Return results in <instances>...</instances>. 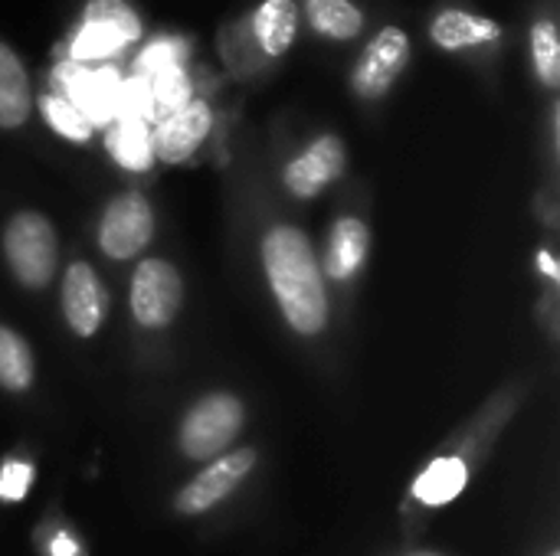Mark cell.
Returning <instances> with one entry per match:
<instances>
[{
    "label": "cell",
    "instance_id": "1",
    "mask_svg": "<svg viewBox=\"0 0 560 556\" xmlns=\"http://www.w3.org/2000/svg\"><path fill=\"white\" fill-rule=\"evenodd\" d=\"M266 279L295 334L315 338L328 324V295L312 239L295 226H272L262 239Z\"/></svg>",
    "mask_w": 560,
    "mask_h": 556
},
{
    "label": "cell",
    "instance_id": "2",
    "mask_svg": "<svg viewBox=\"0 0 560 556\" xmlns=\"http://www.w3.org/2000/svg\"><path fill=\"white\" fill-rule=\"evenodd\" d=\"M3 256L20 285L26 288L49 285L59 265V242L52 223L33 210L16 213L3 229Z\"/></svg>",
    "mask_w": 560,
    "mask_h": 556
},
{
    "label": "cell",
    "instance_id": "3",
    "mask_svg": "<svg viewBox=\"0 0 560 556\" xmlns=\"http://www.w3.org/2000/svg\"><path fill=\"white\" fill-rule=\"evenodd\" d=\"M246 423V410L233 393L203 397L180 423V452L194 462H210L230 449Z\"/></svg>",
    "mask_w": 560,
    "mask_h": 556
},
{
    "label": "cell",
    "instance_id": "4",
    "mask_svg": "<svg viewBox=\"0 0 560 556\" xmlns=\"http://www.w3.org/2000/svg\"><path fill=\"white\" fill-rule=\"evenodd\" d=\"M121 75L115 69H85L79 62H62L52 69V95H62L79 108L89 125H112L118 105Z\"/></svg>",
    "mask_w": 560,
    "mask_h": 556
},
{
    "label": "cell",
    "instance_id": "5",
    "mask_svg": "<svg viewBox=\"0 0 560 556\" xmlns=\"http://www.w3.org/2000/svg\"><path fill=\"white\" fill-rule=\"evenodd\" d=\"M151 236H154V213L138 190H128L105 206L98 223V246L108 259L128 262L141 256Z\"/></svg>",
    "mask_w": 560,
    "mask_h": 556
},
{
    "label": "cell",
    "instance_id": "6",
    "mask_svg": "<svg viewBox=\"0 0 560 556\" xmlns=\"http://www.w3.org/2000/svg\"><path fill=\"white\" fill-rule=\"evenodd\" d=\"M184 301V282L164 259H144L131 275V315L141 328H167Z\"/></svg>",
    "mask_w": 560,
    "mask_h": 556
},
{
    "label": "cell",
    "instance_id": "7",
    "mask_svg": "<svg viewBox=\"0 0 560 556\" xmlns=\"http://www.w3.org/2000/svg\"><path fill=\"white\" fill-rule=\"evenodd\" d=\"M253 465H256V449H233V452L210 459V465L194 482H187L180 488L174 508L180 514H203V511L217 508L223 498H230L246 482Z\"/></svg>",
    "mask_w": 560,
    "mask_h": 556
},
{
    "label": "cell",
    "instance_id": "8",
    "mask_svg": "<svg viewBox=\"0 0 560 556\" xmlns=\"http://www.w3.org/2000/svg\"><path fill=\"white\" fill-rule=\"evenodd\" d=\"M410 62V36L400 26H384L361 52L351 85L361 98H381Z\"/></svg>",
    "mask_w": 560,
    "mask_h": 556
},
{
    "label": "cell",
    "instance_id": "9",
    "mask_svg": "<svg viewBox=\"0 0 560 556\" xmlns=\"http://www.w3.org/2000/svg\"><path fill=\"white\" fill-rule=\"evenodd\" d=\"M210 125H213L210 105L190 98L180 111H174V115H167V118H161L154 125V131H151L154 157L164 161V164L187 161L203 144V138L210 134Z\"/></svg>",
    "mask_w": 560,
    "mask_h": 556
},
{
    "label": "cell",
    "instance_id": "10",
    "mask_svg": "<svg viewBox=\"0 0 560 556\" xmlns=\"http://www.w3.org/2000/svg\"><path fill=\"white\" fill-rule=\"evenodd\" d=\"M345 170V144L335 134H322L315 138L295 161H289L282 180L289 187L292 197H318L331 180H338Z\"/></svg>",
    "mask_w": 560,
    "mask_h": 556
},
{
    "label": "cell",
    "instance_id": "11",
    "mask_svg": "<svg viewBox=\"0 0 560 556\" xmlns=\"http://www.w3.org/2000/svg\"><path fill=\"white\" fill-rule=\"evenodd\" d=\"M105 288L95 275L92 265L85 262H72L62 275V315L72 328V334L79 338H92L98 334L102 321H105Z\"/></svg>",
    "mask_w": 560,
    "mask_h": 556
},
{
    "label": "cell",
    "instance_id": "12",
    "mask_svg": "<svg viewBox=\"0 0 560 556\" xmlns=\"http://www.w3.org/2000/svg\"><path fill=\"white\" fill-rule=\"evenodd\" d=\"M371 249V229L364 220L358 216H341L331 226L328 236V249H325V272L335 282H348L351 275H358V269L364 265V256Z\"/></svg>",
    "mask_w": 560,
    "mask_h": 556
},
{
    "label": "cell",
    "instance_id": "13",
    "mask_svg": "<svg viewBox=\"0 0 560 556\" xmlns=\"http://www.w3.org/2000/svg\"><path fill=\"white\" fill-rule=\"evenodd\" d=\"M430 36L440 49H472V46H482V43H495L502 36V26L489 16H476V13H466V10H443L433 26H430Z\"/></svg>",
    "mask_w": 560,
    "mask_h": 556
},
{
    "label": "cell",
    "instance_id": "14",
    "mask_svg": "<svg viewBox=\"0 0 560 556\" xmlns=\"http://www.w3.org/2000/svg\"><path fill=\"white\" fill-rule=\"evenodd\" d=\"M33 92L20 56L0 43V128H20L30 118Z\"/></svg>",
    "mask_w": 560,
    "mask_h": 556
},
{
    "label": "cell",
    "instance_id": "15",
    "mask_svg": "<svg viewBox=\"0 0 560 556\" xmlns=\"http://www.w3.org/2000/svg\"><path fill=\"white\" fill-rule=\"evenodd\" d=\"M466 482H469L466 462H463L459 456H443V459L430 462V465L417 475L413 495H417V501H423L427 508H443V505H450V501H456V498L463 495Z\"/></svg>",
    "mask_w": 560,
    "mask_h": 556
},
{
    "label": "cell",
    "instance_id": "16",
    "mask_svg": "<svg viewBox=\"0 0 560 556\" xmlns=\"http://www.w3.org/2000/svg\"><path fill=\"white\" fill-rule=\"evenodd\" d=\"M253 29L269 56H282L299 33V7L295 0H262L259 10L253 13Z\"/></svg>",
    "mask_w": 560,
    "mask_h": 556
},
{
    "label": "cell",
    "instance_id": "17",
    "mask_svg": "<svg viewBox=\"0 0 560 556\" xmlns=\"http://www.w3.org/2000/svg\"><path fill=\"white\" fill-rule=\"evenodd\" d=\"M108 154L125 167V170H148L154 164V147H151V128L148 121L135 118H115L105 134Z\"/></svg>",
    "mask_w": 560,
    "mask_h": 556
},
{
    "label": "cell",
    "instance_id": "18",
    "mask_svg": "<svg viewBox=\"0 0 560 556\" xmlns=\"http://www.w3.org/2000/svg\"><path fill=\"white\" fill-rule=\"evenodd\" d=\"M305 13L328 39H354L364 29V13L351 0H305Z\"/></svg>",
    "mask_w": 560,
    "mask_h": 556
},
{
    "label": "cell",
    "instance_id": "19",
    "mask_svg": "<svg viewBox=\"0 0 560 556\" xmlns=\"http://www.w3.org/2000/svg\"><path fill=\"white\" fill-rule=\"evenodd\" d=\"M33 383V354L30 344L0 324V387L10 393H23Z\"/></svg>",
    "mask_w": 560,
    "mask_h": 556
},
{
    "label": "cell",
    "instance_id": "20",
    "mask_svg": "<svg viewBox=\"0 0 560 556\" xmlns=\"http://www.w3.org/2000/svg\"><path fill=\"white\" fill-rule=\"evenodd\" d=\"M125 46H128V39H125L121 33H115L112 26L82 20V26H79L75 36H72L69 56H72V62L85 66V62H92V59H108V56L121 52Z\"/></svg>",
    "mask_w": 560,
    "mask_h": 556
},
{
    "label": "cell",
    "instance_id": "21",
    "mask_svg": "<svg viewBox=\"0 0 560 556\" xmlns=\"http://www.w3.org/2000/svg\"><path fill=\"white\" fill-rule=\"evenodd\" d=\"M144 82H148V92L154 102V121L180 111L190 102V79H187L184 66H167L154 75H148Z\"/></svg>",
    "mask_w": 560,
    "mask_h": 556
},
{
    "label": "cell",
    "instance_id": "22",
    "mask_svg": "<svg viewBox=\"0 0 560 556\" xmlns=\"http://www.w3.org/2000/svg\"><path fill=\"white\" fill-rule=\"evenodd\" d=\"M532 59H535V72L541 75V82L548 88L560 85V36L555 20H538L532 26Z\"/></svg>",
    "mask_w": 560,
    "mask_h": 556
},
{
    "label": "cell",
    "instance_id": "23",
    "mask_svg": "<svg viewBox=\"0 0 560 556\" xmlns=\"http://www.w3.org/2000/svg\"><path fill=\"white\" fill-rule=\"evenodd\" d=\"M43 115L49 121V128L69 141H89L92 138V125L79 115V108L72 102H66L62 95H46L43 98Z\"/></svg>",
    "mask_w": 560,
    "mask_h": 556
},
{
    "label": "cell",
    "instance_id": "24",
    "mask_svg": "<svg viewBox=\"0 0 560 556\" xmlns=\"http://www.w3.org/2000/svg\"><path fill=\"white\" fill-rule=\"evenodd\" d=\"M85 20L92 23H105L115 33H121L128 43H135L141 36V23L135 16V10L125 0H89L85 3Z\"/></svg>",
    "mask_w": 560,
    "mask_h": 556
},
{
    "label": "cell",
    "instance_id": "25",
    "mask_svg": "<svg viewBox=\"0 0 560 556\" xmlns=\"http://www.w3.org/2000/svg\"><path fill=\"white\" fill-rule=\"evenodd\" d=\"M115 118H135V121H154V102L148 92L144 79H121L118 88V105H115Z\"/></svg>",
    "mask_w": 560,
    "mask_h": 556
},
{
    "label": "cell",
    "instance_id": "26",
    "mask_svg": "<svg viewBox=\"0 0 560 556\" xmlns=\"http://www.w3.org/2000/svg\"><path fill=\"white\" fill-rule=\"evenodd\" d=\"M180 59H184V43L180 39H171V36H158L154 43H148V49L138 56V62H135V75L138 79H148V75H154V72H161V69H167V66H180Z\"/></svg>",
    "mask_w": 560,
    "mask_h": 556
},
{
    "label": "cell",
    "instance_id": "27",
    "mask_svg": "<svg viewBox=\"0 0 560 556\" xmlns=\"http://www.w3.org/2000/svg\"><path fill=\"white\" fill-rule=\"evenodd\" d=\"M30 485H33V465L30 462H20V459L3 462V469H0V501H7V505L23 501Z\"/></svg>",
    "mask_w": 560,
    "mask_h": 556
},
{
    "label": "cell",
    "instance_id": "28",
    "mask_svg": "<svg viewBox=\"0 0 560 556\" xmlns=\"http://www.w3.org/2000/svg\"><path fill=\"white\" fill-rule=\"evenodd\" d=\"M49 554L52 556H79V544H75V537H72V534L59 531V534L52 537V544H49Z\"/></svg>",
    "mask_w": 560,
    "mask_h": 556
},
{
    "label": "cell",
    "instance_id": "29",
    "mask_svg": "<svg viewBox=\"0 0 560 556\" xmlns=\"http://www.w3.org/2000/svg\"><path fill=\"white\" fill-rule=\"evenodd\" d=\"M538 269H541V272H545L548 279H555V282L560 279L558 262H555V256H551L548 249H545V252H538Z\"/></svg>",
    "mask_w": 560,
    "mask_h": 556
},
{
    "label": "cell",
    "instance_id": "30",
    "mask_svg": "<svg viewBox=\"0 0 560 556\" xmlns=\"http://www.w3.org/2000/svg\"><path fill=\"white\" fill-rule=\"evenodd\" d=\"M410 556H440V554H410Z\"/></svg>",
    "mask_w": 560,
    "mask_h": 556
},
{
    "label": "cell",
    "instance_id": "31",
    "mask_svg": "<svg viewBox=\"0 0 560 556\" xmlns=\"http://www.w3.org/2000/svg\"><path fill=\"white\" fill-rule=\"evenodd\" d=\"M551 556H560V554H551Z\"/></svg>",
    "mask_w": 560,
    "mask_h": 556
}]
</instances>
